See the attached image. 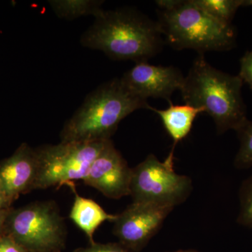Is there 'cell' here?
I'll return each instance as SVG.
<instances>
[{"instance_id": "obj_1", "label": "cell", "mask_w": 252, "mask_h": 252, "mask_svg": "<svg viewBox=\"0 0 252 252\" xmlns=\"http://www.w3.org/2000/svg\"><path fill=\"white\" fill-rule=\"evenodd\" d=\"M162 34L157 22L135 10H102L83 34L81 43L117 61H147L160 51Z\"/></svg>"}, {"instance_id": "obj_2", "label": "cell", "mask_w": 252, "mask_h": 252, "mask_svg": "<svg viewBox=\"0 0 252 252\" xmlns=\"http://www.w3.org/2000/svg\"><path fill=\"white\" fill-rule=\"evenodd\" d=\"M239 76L219 70L198 54L181 89L186 104L204 109L213 119L219 134L238 131L248 120Z\"/></svg>"}, {"instance_id": "obj_3", "label": "cell", "mask_w": 252, "mask_h": 252, "mask_svg": "<svg viewBox=\"0 0 252 252\" xmlns=\"http://www.w3.org/2000/svg\"><path fill=\"white\" fill-rule=\"evenodd\" d=\"M147 99L135 95L121 79L97 88L61 131V142H94L110 140L119 123L137 109H149Z\"/></svg>"}, {"instance_id": "obj_4", "label": "cell", "mask_w": 252, "mask_h": 252, "mask_svg": "<svg viewBox=\"0 0 252 252\" xmlns=\"http://www.w3.org/2000/svg\"><path fill=\"white\" fill-rule=\"evenodd\" d=\"M158 21L162 35L174 49L226 51L236 44V31L228 24L212 17L191 0H158Z\"/></svg>"}, {"instance_id": "obj_5", "label": "cell", "mask_w": 252, "mask_h": 252, "mask_svg": "<svg viewBox=\"0 0 252 252\" xmlns=\"http://www.w3.org/2000/svg\"><path fill=\"white\" fill-rule=\"evenodd\" d=\"M65 229L56 203L42 201L11 208L4 233L30 252H52L64 246Z\"/></svg>"}, {"instance_id": "obj_6", "label": "cell", "mask_w": 252, "mask_h": 252, "mask_svg": "<svg viewBox=\"0 0 252 252\" xmlns=\"http://www.w3.org/2000/svg\"><path fill=\"white\" fill-rule=\"evenodd\" d=\"M174 151L163 162L150 154L132 169L130 195L133 202L175 207L187 200L192 190L191 180L176 173Z\"/></svg>"}, {"instance_id": "obj_7", "label": "cell", "mask_w": 252, "mask_h": 252, "mask_svg": "<svg viewBox=\"0 0 252 252\" xmlns=\"http://www.w3.org/2000/svg\"><path fill=\"white\" fill-rule=\"evenodd\" d=\"M107 140L61 142L36 149L39 158L36 189L60 187L69 185L74 180H84Z\"/></svg>"}, {"instance_id": "obj_8", "label": "cell", "mask_w": 252, "mask_h": 252, "mask_svg": "<svg viewBox=\"0 0 252 252\" xmlns=\"http://www.w3.org/2000/svg\"><path fill=\"white\" fill-rule=\"evenodd\" d=\"M174 207L133 202L114 220V232L122 245L140 250L161 226Z\"/></svg>"}, {"instance_id": "obj_9", "label": "cell", "mask_w": 252, "mask_h": 252, "mask_svg": "<svg viewBox=\"0 0 252 252\" xmlns=\"http://www.w3.org/2000/svg\"><path fill=\"white\" fill-rule=\"evenodd\" d=\"M132 169L109 140L83 181L107 198L120 199L130 194Z\"/></svg>"}, {"instance_id": "obj_10", "label": "cell", "mask_w": 252, "mask_h": 252, "mask_svg": "<svg viewBox=\"0 0 252 252\" xmlns=\"http://www.w3.org/2000/svg\"><path fill=\"white\" fill-rule=\"evenodd\" d=\"M185 79L177 67L153 65L147 61L136 63L121 78L126 87L141 98H161L169 103L173 93L182 89Z\"/></svg>"}, {"instance_id": "obj_11", "label": "cell", "mask_w": 252, "mask_h": 252, "mask_svg": "<svg viewBox=\"0 0 252 252\" xmlns=\"http://www.w3.org/2000/svg\"><path fill=\"white\" fill-rule=\"evenodd\" d=\"M38 175L37 152L23 143L12 156L0 161V190L12 204L20 195L36 189Z\"/></svg>"}, {"instance_id": "obj_12", "label": "cell", "mask_w": 252, "mask_h": 252, "mask_svg": "<svg viewBox=\"0 0 252 252\" xmlns=\"http://www.w3.org/2000/svg\"><path fill=\"white\" fill-rule=\"evenodd\" d=\"M69 187L74 190V198L72 210L69 214V218L79 227L88 237L91 245L94 244V232L99 225L105 220L114 221L117 215H110L104 211L103 208L94 200L84 198L77 193L73 184Z\"/></svg>"}, {"instance_id": "obj_13", "label": "cell", "mask_w": 252, "mask_h": 252, "mask_svg": "<svg viewBox=\"0 0 252 252\" xmlns=\"http://www.w3.org/2000/svg\"><path fill=\"white\" fill-rule=\"evenodd\" d=\"M149 109L157 114L161 119L162 125L173 140L172 148L174 149L176 144L189 135L197 116L204 112L203 109L187 104L175 105L172 102L170 103V107L165 109H158L152 107Z\"/></svg>"}, {"instance_id": "obj_14", "label": "cell", "mask_w": 252, "mask_h": 252, "mask_svg": "<svg viewBox=\"0 0 252 252\" xmlns=\"http://www.w3.org/2000/svg\"><path fill=\"white\" fill-rule=\"evenodd\" d=\"M196 5L221 22L232 24V21L239 8L241 7V0H191Z\"/></svg>"}, {"instance_id": "obj_15", "label": "cell", "mask_w": 252, "mask_h": 252, "mask_svg": "<svg viewBox=\"0 0 252 252\" xmlns=\"http://www.w3.org/2000/svg\"><path fill=\"white\" fill-rule=\"evenodd\" d=\"M50 4L58 16L69 19L85 15H94L95 17L102 11L100 1H51Z\"/></svg>"}, {"instance_id": "obj_16", "label": "cell", "mask_w": 252, "mask_h": 252, "mask_svg": "<svg viewBox=\"0 0 252 252\" xmlns=\"http://www.w3.org/2000/svg\"><path fill=\"white\" fill-rule=\"evenodd\" d=\"M240 149L235 159V166L239 169L252 167V122L248 120L238 131Z\"/></svg>"}, {"instance_id": "obj_17", "label": "cell", "mask_w": 252, "mask_h": 252, "mask_svg": "<svg viewBox=\"0 0 252 252\" xmlns=\"http://www.w3.org/2000/svg\"><path fill=\"white\" fill-rule=\"evenodd\" d=\"M240 202L238 223L245 226L252 227V177L244 184Z\"/></svg>"}, {"instance_id": "obj_18", "label": "cell", "mask_w": 252, "mask_h": 252, "mask_svg": "<svg viewBox=\"0 0 252 252\" xmlns=\"http://www.w3.org/2000/svg\"><path fill=\"white\" fill-rule=\"evenodd\" d=\"M239 77L243 83H246L252 91V50L247 51L240 59Z\"/></svg>"}, {"instance_id": "obj_19", "label": "cell", "mask_w": 252, "mask_h": 252, "mask_svg": "<svg viewBox=\"0 0 252 252\" xmlns=\"http://www.w3.org/2000/svg\"><path fill=\"white\" fill-rule=\"evenodd\" d=\"M74 252H130L124 245L119 244H97L94 243L85 248H79Z\"/></svg>"}, {"instance_id": "obj_20", "label": "cell", "mask_w": 252, "mask_h": 252, "mask_svg": "<svg viewBox=\"0 0 252 252\" xmlns=\"http://www.w3.org/2000/svg\"><path fill=\"white\" fill-rule=\"evenodd\" d=\"M0 252H30L6 233L0 235Z\"/></svg>"}, {"instance_id": "obj_21", "label": "cell", "mask_w": 252, "mask_h": 252, "mask_svg": "<svg viewBox=\"0 0 252 252\" xmlns=\"http://www.w3.org/2000/svg\"><path fill=\"white\" fill-rule=\"evenodd\" d=\"M11 208L0 210V235L4 233L5 223Z\"/></svg>"}, {"instance_id": "obj_22", "label": "cell", "mask_w": 252, "mask_h": 252, "mask_svg": "<svg viewBox=\"0 0 252 252\" xmlns=\"http://www.w3.org/2000/svg\"><path fill=\"white\" fill-rule=\"evenodd\" d=\"M11 203L6 198L2 192L0 190V210L11 208Z\"/></svg>"}, {"instance_id": "obj_23", "label": "cell", "mask_w": 252, "mask_h": 252, "mask_svg": "<svg viewBox=\"0 0 252 252\" xmlns=\"http://www.w3.org/2000/svg\"><path fill=\"white\" fill-rule=\"evenodd\" d=\"M241 6H252V0H241Z\"/></svg>"}, {"instance_id": "obj_24", "label": "cell", "mask_w": 252, "mask_h": 252, "mask_svg": "<svg viewBox=\"0 0 252 252\" xmlns=\"http://www.w3.org/2000/svg\"><path fill=\"white\" fill-rule=\"evenodd\" d=\"M196 252L194 251H178V252Z\"/></svg>"}, {"instance_id": "obj_25", "label": "cell", "mask_w": 252, "mask_h": 252, "mask_svg": "<svg viewBox=\"0 0 252 252\" xmlns=\"http://www.w3.org/2000/svg\"><path fill=\"white\" fill-rule=\"evenodd\" d=\"M52 252H59V251Z\"/></svg>"}]
</instances>
